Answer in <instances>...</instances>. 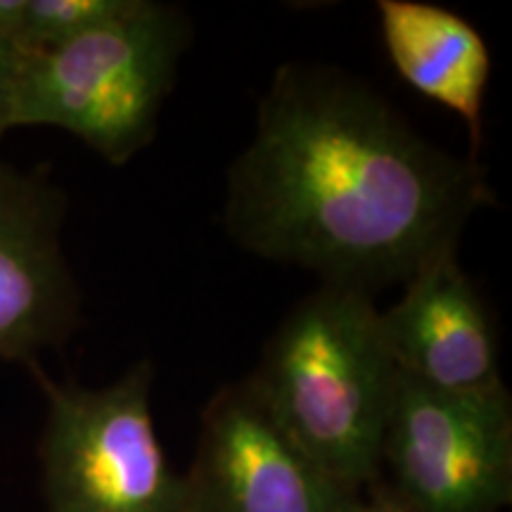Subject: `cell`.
Instances as JSON below:
<instances>
[{
    "instance_id": "1",
    "label": "cell",
    "mask_w": 512,
    "mask_h": 512,
    "mask_svg": "<svg viewBox=\"0 0 512 512\" xmlns=\"http://www.w3.org/2000/svg\"><path fill=\"white\" fill-rule=\"evenodd\" d=\"M494 192L475 157L422 138L335 64L287 62L228 174L223 223L245 252L373 294L458 247Z\"/></svg>"
},
{
    "instance_id": "2",
    "label": "cell",
    "mask_w": 512,
    "mask_h": 512,
    "mask_svg": "<svg viewBox=\"0 0 512 512\" xmlns=\"http://www.w3.org/2000/svg\"><path fill=\"white\" fill-rule=\"evenodd\" d=\"M396 377L373 294L320 285L283 318L247 380L306 456L363 491L380 479Z\"/></svg>"
},
{
    "instance_id": "3",
    "label": "cell",
    "mask_w": 512,
    "mask_h": 512,
    "mask_svg": "<svg viewBox=\"0 0 512 512\" xmlns=\"http://www.w3.org/2000/svg\"><path fill=\"white\" fill-rule=\"evenodd\" d=\"M190 41L181 5L133 0L114 22L74 41L22 50L15 128H60L107 164L124 166L155 138Z\"/></svg>"
},
{
    "instance_id": "4",
    "label": "cell",
    "mask_w": 512,
    "mask_h": 512,
    "mask_svg": "<svg viewBox=\"0 0 512 512\" xmlns=\"http://www.w3.org/2000/svg\"><path fill=\"white\" fill-rule=\"evenodd\" d=\"M46 396L41 484L48 512H181L174 472L152 420V366L107 387L62 384L31 366Z\"/></svg>"
},
{
    "instance_id": "5",
    "label": "cell",
    "mask_w": 512,
    "mask_h": 512,
    "mask_svg": "<svg viewBox=\"0 0 512 512\" xmlns=\"http://www.w3.org/2000/svg\"><path fill=\"white\" fill-rule=\"evenodd\" d=\"M411 512H501L512 498L508 387L446 394L396 377L380 470Z\"/></svg>"
},
{
    "instance_id": "6",
    "label": "cell",
    "mask_w": 512,
    "mask_h": 512,
    "mask_svg": "<svg viewBox=\"0 0 512 512\" xmlns=\"http://www.w3.org/2000/svg\"><path fill=\"white\" fill-rule=\"evenodd\" d=\"M351 494L294 444L247 377L204 406L181 512H342Z\"/></svg>"
},
{
    "instance_id": "7",
    "label": "cell",
    "mask_w": 512,
    "mask_h": 512,
    "mask_svg": "<svg viewBox=\"0 0 512 512\" xmlns=\"http://www.w3.org/2000/svg\"><path fill=\"white\" fill-rule=\"evenodd\" d=\"M67 197L41 171L0 159V361L36 366L81 323V292L62 247Z\"/></svg>"
},
{
    "instance_id": "8",
    "label": "cell",
    "mask_w": 512,
    "mask_h": 512,
    "mask_svg": "<svg viewBox=\"0 0 512 512\" xmlns=\"http://www.w3.org/2000/svg\"><path fill=\"white\" fill-rule=\"evenodd\" d=\"M394 306L380 311L396 375L446 394L503 384L494 316L458 264V247L415 268Z\"/></svg>"
},
{
    "instance_id": "9",
    "label": "cell",
    "mask_w": 512,
    "mask_h": 512,
    "mask_svg": "<svg viewBox=\"0 0 512 512\" xmlns=\"http://www.w3.org/2000/svg\"><path fill=\"white\" fill-rule=\"evenodd\" d=\"M377 17L396 74L422 98L456 114L477 150L484 138L491 53L475 24L422 0H380Z\"/></svg>"
},
{
    "instance_id": "10",
    "label": "cell",
    "mask_w": 512,
    "mask_h": 512,
    "mask_svg": "<svg viewBox=\"0 0 512 512\" xmlns=\"http://www.w3.org/2000/svg\"><path fill=\"white\" fill-rule=\"evenodd\" d=\"M133 0H27L17 46L43 53L95 31L131 8Z\"/></svg>"
},
{
    "instance_id": "11",
    "label": "cell",
    "mask_w": 512,
    "mask_h": 512,
    "mask_svg": "<svg viewBox=\"0 0 512 512\" xmlns=\"http://www.w3.org/2000/svg\"><path fill=\"white\" fill-rule=\"evenodd\" d=\"M19 72H22V48L0 43V138L15 128Z\"/></svg>"
},
{
    "instance_id": "12",
    "label": "cell",
    "mask_w": 512,
    "mask_h": 512,
    "mask_svg": "<svg viewBox=\"0 0 512 512\" xmlns=\"http://www.w3.org/2000/svg\"><path fill=\"white\" fill-rule=\"evenodd\" d=\"M342 512H411L396 498L387 486L380 482L368 486V496H361V491L351 494L344 503Z\"/></svg>"
},
{
    "instance_id": "13",
    "label": "cell",
    "mask_w": 512,
    "mask_h": 512,
    "mask_svg": "<svg viewBox=\"0 0 512 512\" xmlns=\"http://www.w3.org/2000/svg\"><path fill=\"white\" fill-rule=\"evenodd\" d=\"M27 0H0V43L17 46L22 34Z\"/></svg>"
}]
</instances>
